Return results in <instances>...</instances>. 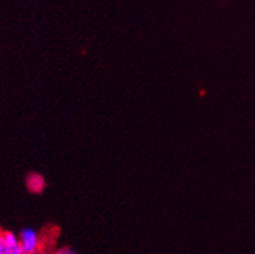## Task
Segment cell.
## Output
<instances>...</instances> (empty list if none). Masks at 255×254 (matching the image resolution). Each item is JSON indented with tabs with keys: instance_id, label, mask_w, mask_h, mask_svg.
<instances>
[{
	"instance_id": "cell-1",
	"label": "cell",
	"mask_w": 255,
	"mask_h": 254,
	"mask_svg": "<svg viewBox=\"0 0 255 254\" xmlns=\"http://www.w3.org/2000/svg\"><path fill=\"white\" fill-rule=\"evenodd\" d=\"M39 236L34 230L25 229L19 235V245L23 254L39 253Z\"/></svg>"
},
{
	"instance_id": "cell-2",
	"label": "cell",
	"mask_w": 255,
	"mask_h": 254,
	"mask_svg": "<svg viewBox=\"0 0 255 254\" xmlns=\"http://www.w3.org/2000/svg\"><path fill=\"white\" fill-rule=\"evenodd\" d=\"M26 186H27V190L32 193H40L44 191L45 188V180L42 175L39 174L32 173L30 174L27 179H26Z\"/></svg>"
},
{
	"instance_id": "cell-3",
	"label": "cell",
	"mask_w": 255,
	"mask_h": 254,
	"mask_svg": "<svg viewBox=\"0 0 255 254\" xmlns=\"http://www.w3.org/2000/svg\"><path fill=\"white\" fill-rule=\"evenodd\" d=\"M55 254H75V253L71 251L70 248H62V249H60V251L56 252Z\"/></svg>"
},
{
	"instance_id": "cell-4",
	"label": "cell",
	"mask_w": 255,
	"mask_h": 254,
	"mask_svg": "<svg viewBox=\"0 0 255 254\" xmlns=\"http://www.w3.org/2000/svg\"><path fill=\"white\" fill-rule=\"evenodd\" d=\"M0 234H1V232H0Z\"/></svg>"
},
{
	"instance_id": "cell-5",
	"label": "cell",
	"mask_w": 255,
	"mask_h": 254,
	"mask_svg": "<svg viewBox=\"0 0 255 254\" xmlns=\"http://www.w3.org/2000/svg\"><path fill=\"white\" fill-rule=\"evenodd\" d=\"M36 254H38V253H36Z\"/></svg>"
}]
</instances>
